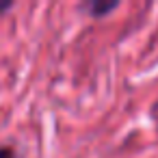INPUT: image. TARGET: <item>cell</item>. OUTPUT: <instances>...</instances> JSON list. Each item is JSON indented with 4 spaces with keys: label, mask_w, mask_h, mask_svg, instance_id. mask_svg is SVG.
I'll use <instances>...</instances> for the list:
<instances>
[{
    "label": "cell",
    "mask_w": 158,
    "mask_h": 158,
    "mask_svg": "<svg viewBox=\"0 0 158 158\" xmlns=\"http://www.w3.org/2000/svg\"><path fill=\"white\" fill-rule=\"evenodd\" d=\"M0 158H18L13 147H0Z\"/></svg>",
    "instance_id": "cell-2"
},
{
    "label": "cell",
    "mask_w": 158,
    "mask_h": 158,
    "mask_svg": "<svg viewBox=\"0 0 158 158\" xmlns=\"http://www.w3.org/2000/svg\"><path fill=\"white\" fill-rule=\"evenodd\" d=\"M7 9H11V2H5V5L0 2V11H7Z\"/></svg>",
    "instance_id": "cell-3"
},
{
    "label": "cell",
    "mask_w": 158,
    "mask_h": 158,
    "mask_svg": "<svg viewBox=\"0 0 158 158\" xmlns=\"http://www.w3.org/2000/svg\"><path fill=\"white\" fill-rule=\"evenodd\" d=\"M119 7V2H89L87 5V9H89V13L93 15V18H102V15H106V13H110V11H115Z\"/></svg>",
    "instance_id": "cell-1"
}]
</instances>
